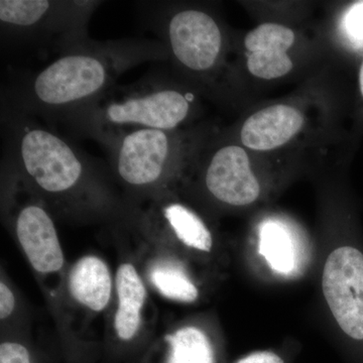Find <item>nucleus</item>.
I'll use <instances>...</instances> for the list:
<instances>
[{"label":"nucleus","mask_w":363,"mask_h":363,"mask_svg":"<svg viewBox=\"0 0 363 363\" xmlns=\"http://www.w3.org/2000/svg\"><path fill=\"white\" fill-rule=\"evenodd\" d=\"M136 60L130 50L113 48L62 55L35 76L30 97L47 111L84 108L104 96L117 75Z\"/></svg>","instance_id":"obj_1"},{"label":"nucleus","mask_w":363,"mask_h":363,"mask_svg":"<svg viewBox=\"0 0 363 363\" xmlns=\"http://www.w3.org/2000/svg\"><path fill=\"white\" fill-rule=\"evenodd\" d=\"M193 96L174 88L135 84L104 94L81 113L88 130L102 142H112L131 131H174L191 111Z\"/></svg>","instance_id":"obj_2"},{"label":"nucleus","mask_w":363,"mask_h":363,"mask_svg":"<svg viewBox=\"0 0 363 363\" xmlns=\"http://www.w3.org/2000/svg\"><path fill=\"white\" fill-rule=\"evenodd\" d=\"M16 147L23 175L45 194H72L89 178L85 157L52 131L26 125L18 133Z\"/></svg>","instance_id":"obj_3"},{"label":"nucleus","mask_w":363,"mask_h":363,"mask_svg":"<svg viewBox=\"0 0 363 363\" xmlns=\"http://www.w3.org/2000/svg\"><path fill=\"white\" fill-rule=\"evenodd\" d=\"M173 131H131L111 143L114 171L119 180L136 190L162 185L176 162Z\"/></svg>","instance_id":"obj_4"},{"label":"nucleus","mask_w":363,"mask_h":363,"mask_svg":"<svg viewBox=\"0 0 363 363\" xmlns=\"http://www.w3.org/2000/svg\"><path fill=\"white\" fill-rule=\"evenodd\" d=\"M322 289L344 333L363 340V253L351 247L333 250L325 262Z\"/></svg>","instance_id":"obj_5"},{"label":"nucleus","mask_w":363,"mask_h":363,"mask_svg":"<svg viewBox=\"0 0 363 363\" xmlns=\"http://www.w3.org/2000/svg\"><path fill=\"white\" fill-rule=\"evenodd\" d=\"M169 49L176 61L192 72L213 69L221 56L223 35L216 21L198 9L174 13L167 25Z\"/></svg>","instance_id":"obj_6"},{"label":"nucleus","mask_w":363,"mask_h":363,"mask_svg":"<svg viewBox=\"0 0 363 363\" xmlns=\"http://www.w3.org/2000/svg\"><path fill=\"white\" fill-rule=\"evenodd\" d=\"M205 185L215 199L230 206H247L260 194L250 157L238 145H225L215 152L205 172Z\"/></svg>","instance_id":"obj_7"},{"label":"nucleus","mask_w":363,"mask_h":363,"mask_svg":"<svg viewBox=\"0 0 363 363\" xmlns=\"http://www.w3.org/2000/svg\"><path fill=\"white\" fill-rule=\"evenodd\" d=\"M14 227L21 250L35 272L50 274L63 269L65 257L58 231L45 207L38 203L21 207Z\"/></svg>","instance_id":"obj_8"},{"label":"nucleus","mask_w":363,"mask_h":363,"mask_svg":"<svg viewBox=\"0 0 363 363\" xmlns=\"http://www.w3.org/2000/svg\"><path fill=\"white\" fill-rule=\"evenodd\" d=\"M304 123V116L295 107L272 105L248 117L241 128L240 140L257 152L278 149L297 135Z\"/></svg>","instance_id":"obj_9"},{"label":"nucleus","mask_w":363,"mask_h":363,"mask_svg":"<svg viewBox=\"0 0 363 363\" xmlns=\"http://www.w3.org/2000/svg\"><path fill=\"white\" fill-rule=\"evenodd\" d=\"M70 295L78 304L102 312L111 302L113 279L111 269L96 255H85L72 267L68 277Z\"/></svg>","instance_id":"obj_10"},{"label":"nucleus","mask_w":363,"mask_h":363,"mask_svg":"<svg viewBox=\"0 0 363 363\" xmlns=\"http://www.w3.org/2000/svg\"><path fill=\"white\" fill-rule=\"evenodd\" d=\"M117 309L114 330L119 339L130 341L140 330L143 309L147 300V286L138 269L130 262L119 267L116 278Z\"/></svg>","instance_id":"obj_11"},{"label":"nucleus","mask_w":363,"mask_h":363,"mask_svg":"<svg viewBox=\"0 0 363 363\" xmlns=\"http://www.w3.org/2000/svg\"><path fill=\"white\" fill-rule=\"evenodd\" d=\"M162 218L185 247L201 252H210L213 247V236L199 215L178 202L162 205Z\"/></svg>","instance_id":"obj_12"},{"label":"nucleus","mask_w":363,"mask_h":363,"mask_svg":"<svg viewBox=\"0 0 363 363\" xmlns=\"http://www.w3.org/2000/svg\"><path fill=\"white\" fill-rule=\"evenodd\" d=\"M64 6V2L47 0H1L0 21L6 28L35 32L39 26L51 25L49 21L59 16Z\"/></svg>","instance_id":"obj_13"},{"label":"nucleus","mask_w":363,"mask_h":363,"mask_svg":"<svg viewBox=\"0 0 363 363\" xmlns=\"http://www.w3.org/2000/svg\"><path fill=\"white\" fill-rule=\"evenodd\" d=\"M259 252L269 267L281 274H293L297 269V248L285 226L267 221L259 229Z\"/></svg>","instance_id":"obj_14"},{"label":"nucleus","mask_w":363,"mask_h":363,"mask_svg":"<svg viewBox=\"0 0 363 363\" xmlns=\"http://www.w3.org/2000/svg\"><path fill=\"white\" fill-rule=\"evenodd\" d=\"M147 274L152 286L169 300L193 303L199 297L194 281L181 264L174 260H156L150 264Z\"/></svg>","instance_id":"obj_15"},{"label":"nucleus","mask_w":363,"mask_h":363,"mask_svg":"<svg viewBox=\"0 0 363 363\" xmlns=\"http://www.w3.org/2000/svg\"><path fill=\"white\" fill-rule=\"evenodd\" d=\"M169 350L164 363H214V350L207 334L195 326L177 329L166 338Z\"/></svg>","instance_id":"obj_16"},{"label":"nucleus","mask_w":363,"mask_h":363,"mask_svg":"<svg viewBox=\"0 0 363 363\" xmlns=\"http://www.w3.org/2000/svg\"><path fill=\"white\" fill-rule=\"evenodd\" d=\"M295 33L278 23H262L247 33L245 45L250 52H286L295 43Z\"/></svg>","instance_id":"obj_17"},{"label":"nucleus","mask_w":363,"mask_h":363,"mask_svg":"<svg viewBox=\"0 0 363 363\" xmlns=\"http://www.w3.org/2000/svg\"><path fill=\"white\" fill-rule=\"evenodd\" d=\"M247 69L255 77L272 80L283 77L292 71V59L286 52H250L247 57Z\"/></svg>","instance_id":"obj_18"},{"label":"nucleus","mask_w":363,"mask_h":363,"mask_svg":"<svg viewBox=\"0 0 363 363\" xmlns=\"http://www.w3.org/2000/svg\"><path fill=\"white\" fill-rule=\"evenodd\" d=\"M0 363H32L30 351L23 344L4 341L0 345Z\"/></svg>","instance_id":"obj_19"},{"label":"nucleus","mask_w":363,"mask_h":363,"mask_svg":"<svg viewBox=\"0 0 363 363\" xmlns=\"http://www.w3.org/2000/svg\"><path fill=\"white\" fill-rule=\"evenodd\" d=\"M345 28L351 38L363 40V1L354 4L346 14Z\"/></svg>","instance_id":"obj_20"},{"label":"nucleus","mask_w":363,"mask_h":363,"mask_svg":"<svg viewBox=\"0 0 363 363\" xmlns=\"http://www.w3.org/2000/svg\"><path fill=\"white\" fill-rule=\"evenodd\" d=\"M16 307V298L11 289L7 286L6 281L0 283V319L2 321L13 314Z\"/></svg>","instance_id":"obj_21"},{"label":"nucleus","mask_w":363,"mask_h":363,"mask_svg":"<svg viewBox=\"0 0 363 363\" xmlns=\"http://www.w3.org/2000/svg\"><path fill=\"white\" fill-rule=\"evenodd\" d=\"M236 363H284V360L271 351H260L241 358Z\"/></svg>","instance_id":"obj_22"},{"label":"nucleus","mask_w":363,"mask_h":363,"mask_svg":"<svg viewBox=\"0 0 363 363\" xmlns=\"http://www.w3.org/2000/svg\"><path fill=\"white\" fill-rule=\"evenodd\" d=\"M359 84H360V90H362V96H363V64L362 66V69H360Z\"/></svg>","instance_id":"obj_23"}]
</instances>
